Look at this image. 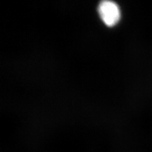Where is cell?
Returning <instances> with one entry per match:
<instances>
[{
	"label": "cell",
	"instance_id": "1",
	"mask_svg": "<svg viewBox=\"0 0 152 152\" xmlns=\"http://www.w3.org/2000/svg\"><path fill=\"white\" fill-rule=\"evenodd\" d=\"M98 12L103 22L107 26L117 24L121 18L120 9L117 4L111 1H103L98 6Z\"/></svg>",
	"mask_w": 152,
	"mask_h": 152
}]
</instances>
